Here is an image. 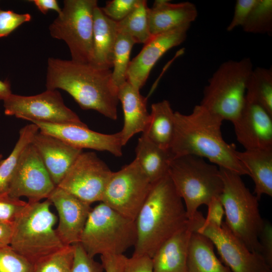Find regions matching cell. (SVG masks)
<instances>
[{"mask_svg": "<svg viewBox=\"0 0 272 272\" xmlns=\"http://www.w3.org/2000/svg\"><path fill=\"white\" fill-rule=\"evenodd\" d=\"M223 121L200 104L189 114L174 112V132L170 150L174 157L192 155L205 158L219 168L249 176L237 157L235 145L223 138Z\"/></svg>", "mask_w": 272, "mask_h": 272, "instance_id": "6da1fadb", "label": "cell"}, {"mask_svg": "<svg viewBox=\"0 0 272 272\" xmlns=\"http://www.w3.org/2000/svg\"><path fill=\"white\" fill-rule=\"evenodd\" d=\"M110 69L89 63L50 57L47 61L46 87L69 93L84 110L92 109L112 119L117 118L118 88Z\"/></svg>", "mask_w": 272, "mask_h": 272, "instance_id": "7a4b0ae2", "label": "cell"}, {"mask_svg": "<svg viewBox=\"0 0 272 272\" xmlns=\"http://www.w3.org/2000/svg\"><path fill=\"white\" fill-rule=\"evenodd\" d=\"M134 221L137 240L133 254L151 258L167 239L188 224L184 202L168 173L153 183Z\"/></svg>", "mask_w": 272, "mask_h": 272, "instance_id": "3957f363", "label": "cell"}, {"mask_svg": "<svg viewBox=\"0 0 272 272\" xmlns=\"http://www.w3.org/2000/svg\"><path fill=\"white\" fill-rule=\"evenodd\" d=\"M51 205L48 199L28 201L12 224L10 246L33 265L66 246L54 228L57 218Z\"/></svg>", "mask_w": 272, "mask_h": 272, "instance_id": "277c9868", "label": "cell"}, {"mask_svg": "<svg viewBox=\"0 0 272 272\" xmlns=\"http://www.w3.org/2000/svg\"><path fill=\"white\" fill-rule=\"evenodd\" d=\"M168 174L184 202L188 220L193 219L200 206H207L212 199L220 197L223 190L219 168L200 157H174Z\"/></svg>", "mask_w": 272, "mask_h": 272, "instance_id": "5b68a950", "label": "cell"}, {"mask_svg": "<svg viewBox=\"0 0 272 272\" xmlns=\"http://www.w3.org/2000/svg\"><path fill=\"white\" fill-rule=\"evenodd\" d=\"M219 169L223 183L220 198L224 209V222L249 250L260 253L259 236L264 221L259 211V199L245 186L240 175Z\"/></svg>", "mask_w": 272, "mask_h": 272, "instance_id": "8992f818", "label": "cell"}, {"mask_svg": "<svg viewBox=\"0 0 272 272\" xmlns=\"http://www.w3.org/2000/svg\"><path fill=\"white\" fill-rule=\"evenodd\" d=\"M137 240L135 221L101 202L91 209L79 243L88 254L120 255Z\"/></svg>", "mask_w": 272, "mask_h": 272, "instance_id": "52a82bcc", "label": "cell"}, {"mask_svg": "<svg viewBox=\"0 0 272 272\" xmlns=\"http://www.w3.org/2000/svg\"><path fill=\"white\" fill-rule=\"evenodd\" d=\"M253 69L249 58L222 63L209 80L199 104L223 120L233 122L243 106Z\"/></svg>", "mask_w": 272, "mask_h": 272, "instance_id": "ba28073f", "label": "cell"}, {"mask_svg": "<svg viewBox=\"0 0 272 272\" xmlns=\"http://www.w3.org/2000/svg\"><path fill=\"white\" fill-rule=\"evenodd\" d=\"M97 6L96 0H64L49 26L51 36L66 44L74 62L92 64L93 12Z\"/></svg>", "mask_w": 272, "mask_h": 272, "instance_id": "9c48e42d", "label": "cell"}, {"mask_svg": "<svg viewBox=\"0 0 272 272\" xmlns=\"http://www.w3.org/2000/svg\"><path fill=\"white\" fill-rule=\"evenodd\" d=\"M137 160L112 172L101 202L135 220L152 186Z\"/></svg>", "mask_w": 272, "mask_h": 272, "instance_id": "30bf717a", "label": "cell"}, {"mask_svg": "<svg viewBox=\"0 0 272 272\" xmlns=\"http://www.w3.org/2000/svg\"><path fill=\"white\" fill-rule=\"evenodd\" d=\"M4 101L6 115L30 121L54 124L85 125L63 102L57 90L46 89L33 96L11 94Z\"/></svg>", "mask_w": 272, "mask_h": 272, "instance_id": "8fae6325", "label": "cell"}, {"mask_svg": "<svg viewBox=\"0 0 272 272\" xmlns=\"http://www.w3.org/2000/svg\"><path fill=\"white\" fill-rule=\"evenodd\" d=\"M112 173L96 153L82 152L57 186L91 205L101 202Z\"/></svg>", "mask_w": 272, "mask_h": 272, "instance_id": "7c38bea8", "label": "cell"}, {"mask_svg": "<svg viewBox=\"0 0 272 272\" xmlns=\"http://www.w3.org/2000/svg\"><path fill=\"white\" fill-rule=\"evenodd\" d=\"M204 220L205 217L195 231L212 241L224 264L232 272H272V267L261 254L249 250L224 221L221 226H217Z\"/></svg>", "mask_w": 272, "mask_h": 272, "instance_id": "4fadbf2b", "label": "cell"}, {"mask_svg": "<svg viewBox=\"0 0 272 272\" xmlns=\"http://www.w3.org/2000/svg\"><path fill=\"white\" fill-rule=\"evenodd\" d=\"M39 153L31 143L22 153L10 183L12 197H26L28 202L47 198L55 188Z\"/></svg>", "mask_w": 272, "mask_h": 272, "instance_id": "5bb4252c", "label": "cell"}, {"mask_svg": "<svg viewBox=\"0 0 272 272\" xmlns=\"http://www.w3.org/2000/svg\"><path fill=\"white\" fill-rule=\"evenodd\" d=\"M40 132L55 137L67 144L82 150L106 151L116 157L122 155L120 132L104 134L90 129L86 124H54L33 121Z\"/></svg>", "mask_w": 272, "mask_h": 272, "instance_id": "9a60e30c", "label": "cell"}, {"mask_svg": "<svg viewBox=\"0 0 272 272\" xmlns=\"http://www.w3.org/2000/svg\"><path fill=\"white\" fill-rule=\"evenodd\" d=\"M190 24L153 35L139 53L130 61L126 81L140 90L159 59L171 48L185 40Z\"/></svg>", "mask_w": 272, "mask_h": 272, "instance_id": "2e32d148", "label": "cell"}, {"mask_svg": "<svg viewBox=\"0 0 272 272\" xmlns=\"http://www.w3.org/2000/svg\"><path fill=\"white\" fill-rule=\"evenodd\" d=\"M232 123L237 140L245 150H272V115L259 104L245 97Z\"/></svg>", "mask_w": 272, "mask_h": 272, "instance_id": "e0dca14e", "label": "cell"}, {"mask_svg": "<svg viewBox=\"0 0 272 272\" xmlns=\"http://www.w3.org/2000/svg\"><path fill=\"white\" fill-rule=\"evenodd\" d=\"M47 199L57 212L59 221L55 230L61 242L64 245L79 243L90 205L57 186Z\"/></svg>", "mask_w": 272, "mask_h": 272, "instance_id": "ac0fdd59", "label": "cell"}, {"mask_svg": "<svg viewBox=\"0 0 272 272\" xmlns=\"http://www.w3.org/2000/svg\"><path fill=\"white\" fill-rule=\"evenodd\" d=\"M31 144L39 153L56 186L83 152L81 149L40 131L34 137Z\"/></svg>", "mask_w": 272, "mask_h": 272, "instance_id": "d6986e66", "label": "cell"}, {"mask_svg": "<svg viewBox=\"0 0 272 272\" xmlns=\"http://www.w3.org/2000/svg\"><path fill=\"white\" fill-rule=\"evenodd\" d=\"M196 226L193 221L167 239L151 258L153 272H187L190 240Z\"/></svg>", "mask_w": 272, "mask_h": 272, "instance_id": "ffe728a7", "label": "cell"}, {"mask_svg": "<svg viewBox=\"0 0 272 272\" xmlns=\"http://www.w3.org/2000/svg\"><path fill=\"white\" fill-rule=\"evenodd\" d=\"M140 90L127 81L118 89V98L123 112V126L119 131L123 146L134 134L143 132L150 120L147 109V99L140 94Z\"/></svg>", "mask_w": 272, "mask_h": 272, "instance_id": "44dd1931", "label": "cell"}, {"mask_svg": "<svg viewBox=\"0 0 272 272\" xmlns=\"http://www.w3.org/2000/svg\"><path fill=\"white\" fill-rule=\"evenodd\" d=\"M197 15L196 6L191 2L174 4L166 0H156L148 9L150 33L153 36L190 25Z\"/></svg>", "mask_w": 272, "mask_h": 272, "instance_id": "7402d4cb", "label": "cell"}, {"mask_svg": "<svg viewBox=\"0 0 272 272\" xmlns=\"http://www.w3.org/2000/svg\"><path fill=\"white\" fill-rule=\"evenodd\" d=\"M117 33L116 22L106 17L97 6L93 12L92 65L111 70Z\"/></svg>", "mask_w": 272, "mask_h": 272, "instance_id": "603a6c76", "label": "cell"}, {"mask_svg": "<svg viewBox=\"0 0 272 272\" xmlns=\"http://www.w3.org/2000/svg\"><path fill=\"white\" fill-rule=\"evenodd\" d=\"M237 157L248 170L254 183V195L272 196V150L252 149L236 152Z\"/></svg>", "mask_w": 272, "mask_h": 272, "instance_id": "cb8c5ba5", "label": "cell"}, {"mask_svg": "<svg viewBox=\"0 0 272 272\" xmlns=\"http://www.w3.org/2000/svg\"><path fill=\"white\" fill-rule=\"evenodd\" d=\"M174 157L170 149L161 148L142 134L135 148V159L153 184L168 173Z\"/></svg>", "mask_w": 272, "mask_h": 272, "instance_id": "d4e9b609", "label": "cell"}, {"mask_svg": "<svg viewBox=\"0 0 272 272\" xmlns=\"http://www.w3.org/2000/svg\"><path fill=\"white\" fill-rule=\"evenodd\" d=\"M187 267V272H232L217 257L212 241L196 231L190 240Z\"/></svg>", "mask_w": 272, "mask_h": 272, "instance_id": "484cf974", "label": "cell"}, {"mask_svg": "<svg viewBox=\"0 0 272 272\" xmlns=\"http://www.w3.org/2000/svg\"><path fill=\"white\" fill-rule=\"evenodd\" d=\"M149 123L143 132L162 148L170 149L174 132V112L169 102L164 100L151 105Z\"/></svg>", "mask_w": 272, "mask_h": 272, "instance_id": "4316f807", "label": "cell"}, {"mask_svg": "<svg viewBox=\"0 0 272 272\" xmlns=\"http://www.w3.org/2000/svg\"><path fill=\"white\" fill-rule=\"evenodd\" d=\"M38 131V126L33 123L22 128L11 153L6 159L0 160V192H8L20 158Z\"/></svg>", "mask_w": 272, "mask_h": 272, "instance_id": "83f0119b", "label": "cell"}, {"mask_svg": "<svg viewBox=\"0 0 272 272\" xmlns=\"http://www.w3.org/2000/svg\"><path fill=\"white\" fill-rule=\"evenodd\" d=\"M147 2L141 0L124 19L117 23V32L131 37L135 43H146L152 36L150 31Z\"/></svg>", "mask_w": 272, "mask_h": 272, "instance_id": "f1b7e54d", "label": "cell"}, {"mask_svg": "<svg viewBox=\"0 0 272 272\" xmlns=\"http://www.w3.org/2000/svg\"><path fill=\"white\" fill-rule=\"evenodd\" d=\"M246 98L262 106L272 115V70L253 69L247 82Z\"/></svg>", "mask_w": 272, "mask_h": 272, "instance_id": "f546056e", "label": "cell"}, {"mask_svg": "<svg viewBox=\"0 0 272 272\" xmlns=\"http://www.w3.org/2000/svg\"><path fill=\"white\" fill-rule=\"evenodd\" d=\"M134 40L129 36L118 33L114 46L112 72V79L115 86L118 88L127 79V73L130 63V55Z\"/></svg>", "mask_w": 272, "mask_h": 272, "instance_id": "4dcf8cb0", "label": "cell"}, {"mask_svg": "<svg viewBox=\"0 0 272 272\" xmlns=\"http://www.w3.org/2000/svg\"><path fill=\"white\" fill-rule=\"evenodd\" d=\"M242 28L248 33L271 34L272 1L257 0Z\"/></svg>", "mask_w": 272, "mask_h": 272, "instance_id": "1f68e13d", "label": "cell"}, {"mask_svg": "<svg viewBox=\"0 0 272 272\" xmlns=\"http://www.w3.org/2000/svg\"><path fill=\"white\" fill-rule=\"evenodd\" d=\"M74 245H66L34 265V272H72Z\"/></svg>", "mask_w": 272, "mask_h": 272, "instance_id": "d6a6232c", "label": "cell"}, {"mask_svg": "<svg viewBox=\"0 0 272 272\" xmlns=\"http://www.w3.org/2000/svg\"><path fill=\"white\" fill-rule=\"evenodd\" d=\"M0 272H34V265L9 245L0 248Z\"/></svg>", "mask_w": 272, "mask_h": 272, "instance_id": "836d02e7", "label": "cell"}, {"mask_svg": "<svg viewBox=\"0 0 272 272\" xmlns=\"http://www.w3.org/2000/svg\"><path fill=\"white\" fill-rule=\"evenodd\" d=\"M141 0H111L101 8L103 14L115 22H119L129 15Z\"/></svg>", "mask_w": 272, "mask_h": 272, "instance_id": "e575fe53", "label": "cell"}, {"mask_svg": "<svg viewBox=\"0 0 272 272\" xmlns=\"http://www.w3.org/2000/svg\"><path fill=\"white\" fill-rule=\"evenodd\" d=\"M26 203L20 198L12 197L8 192H0V223L12 224Z\"/></svg>", "mask_w": 272, "mask_h": 272, "instance_id": "d590c367", "label": "cell"}, {"mask_svg": "<svg viewBox=\"0 0 272 272\" xmlns=\"http://www.w3.org/2000/svg\"><path fill=\"white\" fill-rule=\"evenodd\" d=\"M102 263L90 256L81 245H74V255L72 272H103Z\"/></svg>", "mask_w": 272, "mask_h": 272, "instance_id": "8d00e7d4", "label": "cell"}, {"mask_svg": "<svg viewBox=\"0 0 272 272\" xmlns=\"http://www.w3.org/2000/svg\"><path fill=\"white\" fill-rule=\"evenodd\" d=\"M31 18L28 13L18 14L0 9V38L8 36L22 24L31 21Z\"/></svg>", "mask_w": 272, "mask_h": 272, "instance_id": "74e56055", "label": "cell"}, {"mask_svg": "<svg viewBox=\"0 0 272 272\" xmlns=\"http://www.w3.org/2000/svg\"><path fill=\"white\" fill-rule=\"evenodd\" d=\"M257 0H237L232 19L227 30L231 31L238 26H243Z\"/></svg>", "mask_w": 272, "mask_h": 272, "instance_id": "f35d334b", "label": "cell"}, {"mask_svg": "<svg viewBox=\"0 0 272 272\" xmlns=\"http://www.w3.org/2000/svg\"><path fill=\"white\" fill-rule=\"evenodd\" d=\"M260 254L267 264L272 267V226L269 222L264 221L259 236Z\"/></svg>", "mask_w": 272, "mask_h": 272, "instance_id": "ab89813d", "label": "cell"}, {"mask_svg": "<svg viewBox=\"0 0 272 272\" xmlns=\"http://www.w3.org/2000/svg\"><path fill=\"white\" fill-rule=\"evenodd\" d=\"M123 272H153L152 258L132 254L131 257H127Z\"/></svg>", "mask_w": 272, "mask_h": 272, "instance_id": "60d3db41", "label": "cell"}, {"mask_svg": "<svg viewBox=\"0 0 272 272\" xmlns=\"http://www.w3.org/2000/svg\"><path fill=\"white\" fill-rule=\"evenodd\" d=\"M208 214L204 222L217 226H221L223 223L225 215L224 209L220 197H216L208 205Z\"/></svg>", "mask_w": 272, "mask_h": 272, "instance_id": "b9f144b4", "label": "cell"}, {"mask_svg": "<svg viewBox=\"0 0 272 272\" xmlns=\"http://www.w3.org/2000/svg\"><path fill=\"white\" fill-rule=\"evenodd\" d=\"M127 257L124 254L101 255L105 272H123Z\"/></svg>", "mask_w": 272, "mask_h": 272, "instance_id": "7bdbcfd3", "label": "cell"}, {"mask_svg": "<svg viewBox=\"0 0 272 272\" xmlns=\"http://www.w3.org/2000/svg\"><path fill=\"white\" fill-rule=\"evenodd\" d=\"M33 3L37 9L43 14L45 15L49 10L56 11L58 14L61 12V9L59 7L56 0H32Z\"/></svg>", "mask_w": 272, "mask_h": 272, "instance_id": "ee69618b", "label": "cell"}, {"mask_svg": "<svg viewBox=\"0 0 272 272\" xmlns=\"http://www.w3.org/2000/svg\"><path fill=\"white\" fill-rule=\"evenodd\" d=\"M12 224L0 223V248L10 245Z\"/></svg>", "mask_w": 272, "mask_h": 272, "instance_id": "f6af8a7d", "label": "cell"}, {"mask_svg": "<svg viewBox=\"0 0 272 272\" xmlns=\"http://www.w3.org/2000/svg\"><path fill=\"white\" fill-rule=\"evenodd\" d=\"M11 94V87L9 82L0 80V100H5Z\"/></svg>", "mask_w": 272, "mask_h": 272, "instance_id": "bcb514c9", "label": "cell"}, {"mask_svg": "<svg viewBox=\"0 0 272 272\" xmlns=\"http://www.w3.org/2000/svg\"><path fill=\"white\" fill-rule=\"evenodd\" d=\"M2 158V155L1 154H0V160H1Z\"/></svg>", "mask_w": 272, "mask_h": 272, "instance_id": "7dc6e473", "label": "cell"}]
</instances>
